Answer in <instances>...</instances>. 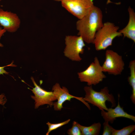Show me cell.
Segmentation results:
<instances>
[{"mask_svg":"<svg viewBox=\"0 0 135 135\" xmlns=\"http://www.w3.org/2000/svg\"><path fill=\"white\" fill-rule=\"evenodd\" d=\"M102 19V10L94 6L88 14L77 21L78 35L86 43L92 44L96 33L103 26Z\"/></svg>","mask_w":135,"mask_h":135,"instance_id":"cell-1","label":"cell"},{"mask_svg":"<svg viewBox=\"0 0 135 135\" xmlns=\"http://www.w3.org/2000/svg\"><path fill=\"white\" fill-rule=\"evenodd\" d=\"M119 27L109 22H105L96 33L93 42L97 51L106 50L112 45L113 40L122 36L118 31Z\"/></svg>","mask_w":135,"mask_h":135,"instance_id":"cell-2","label":"cell"},{"mask_svg":"<svg viewBox=\"0 0 135 135\" xmlns=\"http://www.w3.org/2000/svg\"><path fill=\"white\" fill-rule=\"evenodd\" d=\"M84 90L86 94L84 97L83 98L84 100L97 106L101 110H107L108 108L106 104L107 101L111 102L112 107L116 106L114 97L112 94L109 93L108 87H105L99 92L94 90L92 86H84Z\"/></svg>","mask_w":135,"mask_h":135,"instance_id":"cell-3","label":"cell"},{"mask_svg":"<svg viewBox=\"0 0 135 135\" xmlns=\"http://www.w3.org/2000/svg\"><path fill=\"white\" fill-rule=\"evenodd\" d=\"M103 72L99 60L96 57L86 69L78 74L81 82H86L88 86H90L98 84L106 78Z\"/></svg>","mask_w":135,"mask_h":135,"instance_id":"cell-4","label":"cell"},{"mask_svg":"<svg viewBox=\"0 0 135 135\" xmlns=\"http://www.w3.org/2000/svg\"><path fill=\"white\" fill-rule=\"evenodd\" d=\"M66 46L64 53V56L71 60L80 62L82 59L80 54L84 53V42L80 36L68 35L65 38Z\"/></svg>","mask_w":135,"mask_h":135,"instance_id":"cell-5","label":"cell"},{"mask_svg":"<svg viewBox=\"0 0 135 135\" xmlns=\"http://www.w3.org/2000/svg\"><path fill=\"white\" fill-rule=\"evenodd\" d=\"M61 2L63 7L78 19L88 14L94 6L92 0H63Z\"/></svg>","mask_w":135,"mask_h":135,"instance_id":"cell-6","label":"cell"},{"mask_svg":"<svg viewBox=\"0 0 135 135\" xmlns=\"http://www.w3.org/2000/svg\"><path fill=\"white\" fill-rule=\"evenodd\" d=\"M125 65L122 56L110 50L105 53V60L102 66L103 72L116 76L121 74Z\"/></svg>","mask_w":135,"mask_h":135,"instance_id":"cell-7","label":"cell"},{"mask_svg":"<svg viewBox=\"0 0 135 135\" xmlns=\"http://www.w3.org/2000/svg\"><path fill=\"white\" fill-rule=\"evenodd\" d=\"M52 90L57 101L53 103V106L54 110L60 111L63 107V104L66 101H70L72 98H75L83 102L88 108L89 110L90 109V105L88 103L84 101L82 97L75 96L71 95L69 93L68 89L65 87L62 86L61 88L60 84L56 83L53 86Z\"/></svg>","mask_w":135,"mask_h":135,"instance_id":"cell-8","label":"cell"},{"mask_svg":"<svg viewBox=\"0 0 135 135\" xmlns=\"http://www.w3.org/2000/svg\"><path fill=\"white\" fill-rule=\"evenodd\" d=\"M31 79L34 87L32 89H29L34 94V96H31V97L35 101V108H38L40 106L45 104L52 107L53 105V102L56 100L53 92L44 90L37 84L32 77Z\"/></svg>","mask_w":135,"mask_h":135,"instance_id":"cell-9","label":"cell"},{"mask_svg":"<svg viewBox=\"0 0 135 135\" xmlns=\"http://www.w3.org/2000/svg\"><path fill=\"white\" fill-rule=\"evenodd\" d=\"M21 21L16 13L0 8V24L6 31L13 33L19 28Z\"/></svg>","mask_w":135,"mask_h":135,"instance_id":"cell-10","label":"cell"},{"mask_svg":"<svg viewBox=\"0 0 135 135\" xmlns=\"http://www.w3.org/2000/svg\"><path fill=\"white\" fill-rule=\"evenodd\" d=\"M119 95H118V102L117 106L114 108H108L106 112L102 110L101 114L104 121L112 123L118 117L126 118L135 122V116L125 112L123 108L120 106L119 102Z\"/></svg>","mask_w":135,"mask_h":135,"instance_id":"cell-11","label":"cell"},{"mask_svg":"<svg viewBox=\"0 0 135 135\" xmlns=\"http://www.w3.org/2000/svg\"><path fill=\"white\" fill-rule=\"evenodd\" d=\"M129 20L128 24L124 28L119 30L124 37H126L135 42V13L130 6L128 9Z\"/></svg>","mask_w":135,"mask_h":135,"instance_id":"cell-12","label":"cell"},{"mask_svg":"<svg viewBox=\"0 0 135 135\" xmlns=\"http://www.w3.org/2000/svg\"><path fill=\"white\" fill-rule=\"evenodd\" d=\"M82 135H98L100 132L101 124L100 122L94 123L91 126H85L77 123Z\"/></svg>","mask_w":135,"mask_h":135,"instance_id":"cell-13","label":"cell"},{"mask_svg":"<svg viewBox=\"0 0 135 135\" xmlns=\"http://www.w3.org/2000/svg\"><path fill=\"white\" fill-rule=\"evenodd\" d=\"M130 71V75L128 78V81L131 86L132 94L130 98L132 102L135 104V60H134L130 61L129 65Z\"/></svg>","mask_w":135,"mask_h":135,"instance_id":"cell-14","label":"cell"},{"mask_svg":"<svg viewBox=\"0 0 135 135\" xmlns=\"http://www.w3.org/2000/svg\"><path fill=\"white\" fill-rule=\"evenodd\" d=\"M135 130V125H131L124 127L120 130L114 129L112 135H129Z\"/></svg>","mask_w":135,"mask_h":135,"instance_id":"cell-15","label":"cell"},{"mask_svg":"<svg viewBox=\"0 0 135 135\" xmlns=\"http://www.w3.org/2000/svg\"><path fill=\"white\" fill-rule=\"evenodd\" d=\"M70 119H68L62 122L52 124L48 122L46 124L48 126V131L46 134V135H48L50 132L52 131L55 130L58 128L68 124L70 121Z\"/></svg>","mask_w":135,"mask_h":135,"instance_id":"cell-16","label":"cell"},{"mask_svg":"<svg viewBox=\"0 0 135 135\" xmlns=\"http://www.w3.org/2000/svg\"><path fill=\"white\" fill-rule=\"evenodd\" d=\"M78 122L74 121L72 127L69 129L67 132L69 135H82L81 131L77 125Z\"/></svg>","mask_w":135,"mask_h":135,"instance_id":"cell-17","label":"cell"},{"mask_svg":"<svg viewBox=\"0 0 135 135\" xmlns=\"http://www.w3.org/2000/svg\"><path fill=\"white\" fill-rule=\"evenodd\" d=\"M108 122L104 121L103 124L104 130L102 135H112L114 128L109 124Z\"/></svg>","mask_w":135,"mask_h":135,"instance_id":"cell-18","label":"cell"},{"mask_svg":"<svg viewBox=\"0 0 135 135\" xmlns=\"http://www.w3.org/2000/svg\"><path fill=\"white\" fill-rule=\"evenodd\" d=\"M7 101V99L4 94H0V104L4 106Z\"/></svg>","mask_w":135,"mask_h":135,"instance_id":"cell-19","label":"cell"},{"mask_svg":"<svg viewBox=\"0 0 135 135\" xmlns=\"http://www.w3.org/2000/svg\"><path fill=\"white\" fill-rule=\"evenodd\" d=\"M12 63L9 65L6 66H0V74L3 75L4 74H8L9 73L8 72H6L4 69V68L5 67L8 66H14V65H12Z\"/></svg>","mask_w":135,"mask_h":135,"instance_id":"cell-20","label":"cell"},{"mask_svg":"<svg viewBox=\"0 0 135 135\" xmlns=\"http://www.w3.org/2000/svg\"><path fill=\"white\" fill-rule=\"evenodd\" d=\"M6 32V30L5 29L2 28L0 27V40L2 36ZM3 46V44L0 42V47H2Z\"/></svg>","mask_w":135,"mask_h":135,"instance_id":"cell-21","label":"cell"},{"mask_svg":"<svg viewBox=\"0 0 135 135\" xmlns=\"http://www.w3.org/2000/svg\"><path fill=\"white\" fill-rule=\"evenodd\" d=\"M54 0V1H58V2L60 1V2H61L63 0Z\"/></svg>","mask_w":135,"mask_h":135,"instance_id":"cell-22","label":"cell"},{"mask_svg":"<svg viewBox=\"0 0 135 135\" xmlns=\"http://www.w3.org/2000/svg\"><path fill=\"white\" fill-rule=\"evenodd\" d=\"M2 0H0V1Z\"/></svg>","mask_w":135,"mask_h":135,"instance_id":"cell-23","label":"cell"}]
</instances>
